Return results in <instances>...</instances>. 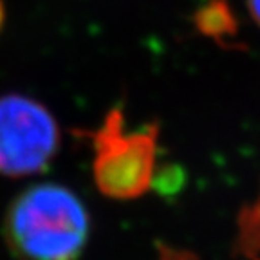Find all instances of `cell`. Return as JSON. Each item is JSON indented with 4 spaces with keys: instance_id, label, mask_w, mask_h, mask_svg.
Segmentation results:
<instances>
[{
    "instance_id": "cell-7",
    "label": "cell",
    "mask_w": 260,
    "mask_h": 260,
    "mask_svg": "<svg viewBox=\"0 0 260 260\" xmlns=\"http://www.w3.org/2000/svg\"><path fill=\"white\" fill-rule=\"evenodd\" d=\"M0 24H2V8H0Z\"/></svg>"
},
{
    "instance_id": "cell-2",
    "label": "cell",
    "mask_w": 260,
    "mask_h": 260,
    "mask_svg": "<svg viewBox=\"0 0 260 260\" xmlns=\"http://www.w3.org/2000/svg\"><path fill=\"white\" fill-rule=\"evenodd\" d=\"M94 183L110 199H136L152 186L157 157V128L126 132L125 118L112 109L92 134Z\"/></svg>"
},
{
    "instance_id": "cell-6",
    "label": "cell",
    "mask_w": 260,
    "mask_h": 260,
    "mask_svg": "<svg viewBox=\"0 0 260 260\" xmlns=\"http://www.w3.org/2000/svg\"><path fill=\"white\" fill-rule=\"evenodd\" d=\"M246 4H248V11L251 15V18L260 27V0H246Z\"/></svg>"
},
{
    "instance_id": "cell-3",
    "label": "cell",
    "mask_w": 260,
    "mask_h": 260,
    "mask_svg": "<svg viewBox=\"0 0 260 260\" xmlns=\"http://www.w3.org/2000/svg\"><path fill=\"white\" fill-rule=\"evenodd\" d=\"M58 148L60 126L47 107L22 94L0 96V175L40 174Z\"/></svg>"
},
{
    "instance_id": "cell-1",
    "label": "cell",
    "mask_w": 260,
    "mask_h": 260,
    "mask_svg": "<svg viewBox=\"0 0 260 260\" xmlns=\"http://www.w3.org/2000/svg\"><path fill=\"white\" fill-rule=\"evenodd\" d=\"M89 233V211L61 184H35L6 211L4 240L16 260H78Z\"/></svg>"
},
{
    "instance_id": "cell-4",
    "label": "cell",
    "mask_w": 260,
    "mask_h": 260,
    "mask_svg": "<svg viewBox=\"0 0 260 260\" xmlns=\"http://www.w3.org/2000/svg\"><path fill=\"white\" fill-rule=\"evenodd\" d=\"M237 251L255 258L260 253V191L239 215Z\"/></svg>"
},
{
    "instance_id": "cell-5",
    "label": "cell",
    "mask_w": 260,
    "mask_h": 260,
    "mask_svg": "<svg viewBox=\"0 0 260 260\" xmlns=\"http://www.w3.org/2000/svg\"><path fill=\"white\" fill-rule=\"evenodd\" d=\"M157 260H197V256H193L190 251H184V249L170 248V246L161 244L159 246ZM249 260H258V258H249Z\"/></svg>"
}]
</instances>
